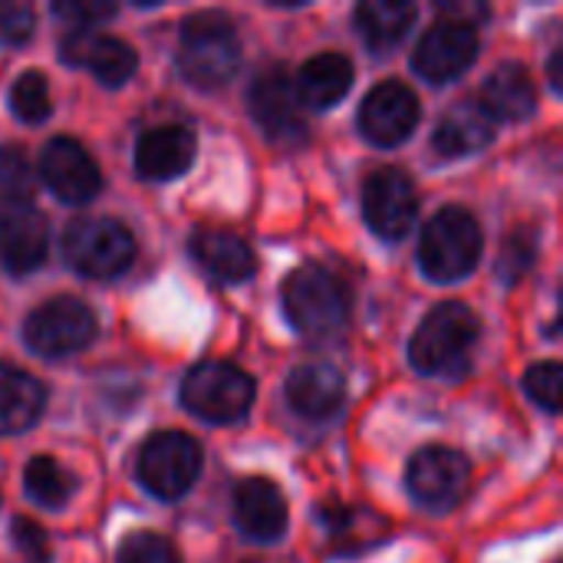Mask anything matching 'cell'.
<instances>
[{"instance_id": "cell-35", "label": "cell", "mask_w": 563, "mask_h": 563, "mask_svg": "<svg viewBox=\"0 0 563 563\" xmlns=\"http://www.w3.org/2000/svg\"><path fill=\"white\" fill-rule=\"evenodd\" d=\"M561 63H563V49H554L551 53V86L561 89Z\"/></svg>"}, {"instance_id": "cell-31", "label": "cell", "mask_w": 563, "mask_h": 563, "mask_svg": "<svg viewBox=\"0 0 563 563\" xmlns=\"http://www.w3.org/2000/svg\"><path fill=\"white\" fill-rule=\"evenodd\" d=\"M115 563H178V554L158 534H132L119 548V561Z\"/></svg>"}, {"instance_id": "cell-33", "label": "cell", "mask_w": 563, "mask_h": 563, "mask_svg": "<svg viewBox=\"0 0 563 563\" xmlns=\"http://www.w3.org/2000/svg\"><path fill=\"white\" fill-rule=\"evenodd\" d=\"M33 36V10L23 3H0V43L20 46Z\"/></svg>"}, {"instance_id": "cell-32", "label": "cell", "mask_w": 563, "mask_h": 563, "mask_svg": "<svg viewBox=\"0 0 563 563\" xmlns=\"http://www.w3.org/2000/svg\"><path fill=\"white\" fill-rule=\"evenodd\" d=\"M53 13L63 16L73 30H86L99 20H109L115 16V3H106V0H59L53 3Z\"/></svg>"}, {"instance_id": "cell-4", "label": "cell", "mask_w": 563, "mask_h": 563, "mask_svg": "<svg viewBox=\"0 0 563 563\" xmlns=\"http://www.w3.org/2000/svg\"><path fill=\"white\" fill-rule=\"evenodd\" d=\"M482 257V228L465 208H442L422 231L419 261L422 271L439 280L452 284L475 271Z\"/></svg>"}, {"instance_id": "cell-25", "label": "cell", "mask_w": 563, "mask_h": 563, "mask_svg": "<svg viewBox=\"0 0 563 563\" xmlns=\"http://www.w3.org/2000/svg\"><path fill=\"white\" fill-rule=\"evenodd\" d=\"M416 7L409 0H363L356 7V30L373 49H393L412 30Z\"/></svg>"}, {"instance_id": "cell-26", "label": "cell", "mask_w": 563, "mask_h": 563, "mask_svg": "<svg viewBox=\"0 0 563 563\" xmlns=\"http://www.w3.org/2000/svg\"><path fill=\"white\" fill-rule=\"evenodd\" d=\"M23 485H26V495L43 508H63L76 492V478L59 462H53L46 455H40L26 465Z\"/></svg>"}, {"instance_id": "cell-11", "label": "cell", "mask_w": 563, "mask_h": 563, "mask_svg": "<svg viewBox=\"0 0 563 563\" xmlns=\"http://www.w3.org/2000/svg\"><path fill=\"white\" fill-rule=\"evenodd\" d=\"M416 211H419V198H416V185L409 181L406 172L379 168L366 178L363 214L379 238H386V241L406 238L416 221Z\"/></svg>"}, {"instance_id": "cell-34", "label": "cell", "mask_w": 563, "mask_h": 563, "mask_svg": "<svg viewBox=\"0 0 563 563\" xmlns=\"http://www.w3.org/2000/svg\"><path fill=\"white\" fill-rule=\"evenodd\" d=\"M13 544L30 563L49 561V541H46L43 528L36 521H30V518H16L13 521Z\"/></svg>"}, {"instance_id": "cell-20", "label": "cell", "mask_w": 563, "mask_h": 563, "mask_svg": "<svg viewBox=\"0 0 563 563\" xmlns=\"http://www.w3.org/2000/svg\"><path fill=\"white\" fill-rule=\"evenodd\" d=\"M488 119L498 122H521L538 109V89L534 79L525 66L518 63H505L498 66L485 86H482V106H478Z\"/></svg>"}, {"instance_id": "cell-28", "label": "cell", "mask_w": 563, "mask_h": 563, "mask_svg": "<svg viewBox=\"0 0 563 563\" xmlns=\"http://www.w3.org/2000/svg\"><path fill=\"white\" fill-rule=\"evenodd\" d=\"M10 106L23 122H43L53 112V99H49V82L43 73H20V79L10 89Z\"/></svg>"}, {"instance_id": "cell-6", "label": "cell", "mask_w": 563, "mask_h": 563, "mask_svg": "<svg viewBox=\"0 0 563 563\" xmlns=\"http://www.w3.org/2000/svg\"><path fill=\"white\" fill-rule=\"evenodd\" d=\"M63 254L76 274L109 280L129 271L135 257V238L112 218H76L63 234Z\"/></svg>"}, {"instance_id": "cell-1", "label": "cell", "mask_w": 563, "mask_h": 563, "mask_svg": "<svg viewBox=\"0 0 563 563\" xmlns=\"http://www.w3.org/2000/svg\"><path fill=\"white\" fill-rule=\"evenodd\" d=\"M241 66L238 30L228 13L205 10L181 23L178 69L198 89H218L234 79Z\"/></svg>"}, {"instance_id": "cell-16", "label": "cell", "mask_w": 563, "mask_h": 563, "mask_svg": "<svg viewBox=\"0 0 563 563\" xmlns=\"http://www.w3.org/2000/svg\"><path fill=\"white\" fill-rule=\"evenodd\" d=\"M195 158V132L188 125L148 129L135 145V172L148 181H168L188 172Z\"/></svg>"}, {"instance_id": "cell-27", "label": "cell", "mask_w": 563, "mask_h": 563, "mask_svg": "<svg viewBox=\"0 0 563 563\" xmlns=\"http://www.w3.org/2000/svg\"><path fill=\"white\" fill-rule=\"evenodd\" d=\"M33 201V172L23 152L0 145V218L30 208Z\"/></svg>"}, {"instance_id": "cell-21", "label": "cell", "mask_w": 563, "mask_h": 563, "mask_svg": "<svg viewBox=\"0 0 563 563\" xmlns=\"http://www.w3.org/2000/svg\"><path fill=\"white\" fill-rule=\"evenodd\" d=\"M353 86V63L343 53H317L307 59L294 79L297 99L310 109L336 106Z\"/></svg>"}, {"instance_id": "cell-12", "label": "cell", "mask_w": 563, "mask_h": 563, "mask_svg": "<svg viewBox=\"0 0 563 563\" xmlns=\"http://www.w3.org/2000/svg\"><path fill=\"white\" fill-rule=\"evenodd\" d=\"M478 59V33L475 26L442 20L435 23L416 46L412 66L429 82H452Z\"/></svg>"}, {"instance_id": "cell-10", "label": "cell", "mask_w": 563, "mask_h": 563, "mask_svg": "<svg viewBox=\"0 0 563 563\" xmlns=\"http://www.w3.org/2000/svg\"><path fill=\"white\" fill-rule=\"evenodd\" d=\"M251 115L274 142H300L307 122L300 115V99L294 89V76L284 66H267L254 76L247 92Z\"/></svg>"}, {"instance_id": "cell-18", "label": "cell", "mask_w": 563, "mask_h": 563, "mask_svg": "<svg viewBox=\"0 0 563 563\" xmlns=\"http://www.w3.org/2000/svg\"><path fill=\"white\" fill-rule=\"evenodd\" d=\"M49 247L46 218L33 208L0 218V264L10 274H30L43 264Z\"/></svg>"}, {"instance_id": "cell-14", "label": "cell", "mask_w": 563, "mask_h": 563, "mask_svg": "<svg viewBox=\"0 0 563 563\" xmlns=\"http://www.w3.org/2000/svg\"><path fill=\"white\" fill-rule=\"evenodd\" d=\"M40 175H43L46 188L59 201H69V205H86L89 198H96V191L102 185V175H99L96 162L73 139H53L43 148Z\"/></svg>"}, {"instance_id": "cell-8", "label": "cell", "mask_w": 563, "mask_h": 563, "mask_svg": "<svg viewBox=\"0 0 563 563\" xmlns=\"http://www.w3.org/2000/svg\"><path fill=\"white\" fill-rule=\"evenodd\" d=\"M23 336L40 356H73L96 340V317L76 297H53L26 317Z\"/></svg>"}, {"instance_id": "cell-3", "label": "cell", "mask_w": 563, "mask_h": 563, "mask_svg": "<svg viewBox=\"0 0 563 563\" xmlns=\"http://www.w3.org/2000/svg\"><path fill=\"white\" fill-rule=\"evenodd\" d=\"M284 313L303 336H336L350 320V297L336 274L320 264L294 271L284 284Z\"/></svg>"}, {"instance_id": "cell-13", "label": "cell", "mask_w": 563, "mask_h": 563, "mask_svg": "<svg viewBox=\"0 0 563 563\" xmlns=\"http://www.w3.org/2000/svg\"><path fill=\"white\" fill-rule=\"evenodd\" d=\"M419 125V99L406 82H379L360 106V132L373 145H399Z\"/></svg>"}, {"instance_id": "cell-15", "label": "cell", "mask_w": 563, "mask_h": 563, "mask_svg": "<svg viewBox=\"0 0 563 563\" xmlns=\"http://www.w3.org/2000/svg\"><path fill=\"white\" fill-rule=\"evenodd\" d=\"M59 56L69 66L89 69L102 86H122L139 66L129 43L106 36V33H96V30H73L59 43Z\"/></svg>"}, {"instance_id": "cell-30", "label": "cell", "mask_w": 563, "mask_h": 563, "mask_svg": "<svg viewBox=\"0 0 563 563\" xmlns=\"http://www.w3.org/2000/svg\"><path fill=\"white\" fill-rule=\"evenodd\" d=\"M525 389L528 396L544 409V412H558L561 409V389H563V373L561 366L551 360V363H538L528 369L525 376Z\"/></svg>"}, {"instance_id": "cell-19", "label": "cell", "mask_w": 563, "mask_h": 563, "mask_svg": "<svg viewBox=\"0 0 563 563\" xmlns=\"http://www.w3.org/2000/svg\"><path fill=\"white\" fill-rule=\"evenodd\" d=\"M343 399H346V383L327 363L297 366L287 379V402L303 419H327L343 406Z\"/></svg>"}, {"instance_id": "cell-5", "label": "cell", "mask_w": 563, "mask_h": 563, "mask_svg": "<svg viewBox=\"0 0 563 563\" xmlns=\"http://www.w3.org/2000/svg\"><path fill=\"white\" fill-rule=\"evenodd\" d=\"M181 402L211 426H234L254 406V379L231 363H198L181 383Z\"/></svg>"}, {"instance_id": "cell-9", "label": "cell", "mask_w": 563, "mask_h": 563, "mask_svg": "<svg viewBox=\"0 0 563 563\" xmlns=\"http://www.w3.org/2000/svg\"><path fill=\"white\" fill-rule=\"evenodd\" d=\"M406 485L422 508L449 511L468 495L472 468L459 452H452L445 445H432V449H422L412 455L409 472H406Z\"/></svg>"}, {"instance_id": "cell-7", "label": "cell", "mask_w": 563, "mask_h": 563, "mask_svg": "<svg viewBox=\"0 0 563 563\" xmlns=\"http://www.w3.org/2000/svg\"><path fill=\"white\" fill-rule=\"evenodd\" d=\"M201 472V445L185 432H158L142 445L139 482L162 501L181 498Z\"/></svg>"}, {"instance_id": "cell-17", "label": "cell", "mask_w": 563, "mask_h": 563, "mask_svg": "<svg viewBox=\"0 0 563 563\" xmlns=\"http://www.w3.org/2000/svg\"><path fill=\"white\" fill-rule=\"evenodd\" d=\"M238 528L251 541H277L287 531V501L280 488L267 478H247L234 492Z\"/></svg>"}, {"instance_id": "cell-23", "label": "cell", "mask_w": 563, "mask_h": 563, "mask_svg": "<svg viewBox=\"0 0 563 563\" xmlns=\"http://www.w3.org/2000/svg\"><path fill=\"white\" fill-rule=\"evenodd\" d=\"M191 254L198 257V264L208 274H214L218 280H228V284L247 280L257 271L254 251L238 234H228V231H201V234H195L191 238Z\"/></svg>"}, {"instance_id": "cell-2", "label": "cell", "mask_w": 563, "mask_h": 563, "mask_svg": "<svg viewBox=\"0 0 563 563\" xmlns=\"http://www.w3.org/2000/svg\"><path fill=\"white\" fill-rule=\"evenodd\" d=\"M478 343V317L465 303H439L416 330L409 360L422 376H455Z\"/></svg>"}, {"instance_id": "cell-24", "label": "cell", "mask_w": 563, "mask_h": 563, "mask_svg": "<svg viewBox=\"0 0 563 563\" xmlns=\"http://www.w3.org/2000/svg\"><path fill=\"white\" fill-rule=\"evenodd\" d=\"M492 139H495L492 119L475 102H462V106H455V109H449L442 115L432 145L445 158H462V155H472V152L485 148Z\"/></svg>"}, {"instance_id": "cell-22", "label": "cell", "mask_w": 563, "mask_h": 563, "mask_svg": "<svg viewBox=\"0 0 563 563\" xmlns=\"http://www.w3.org/2000/svg\"><path fill=\"white\" fill-rule=\"evenodd\" d=\"M46 406V389L36 376L0 363V435L26 432Z\"/></svg>"}, {"instance_id": "cell-29", "label": "cell", "mask_w": 563, "mask_h": 563, "mask_svg": "<svg viewBox=\"0 0 563 563\" xmlns=\"http://www.w3.org/2000/svg\"><path fill=\"white\" fill-rule=\"evenodd\" d=\"M534 257H538V244H534L531 231L508 234V241L501 247V257H498V277L505 284H518L528 274V267L534 264Z\"/></svg>"}]
</instances>
